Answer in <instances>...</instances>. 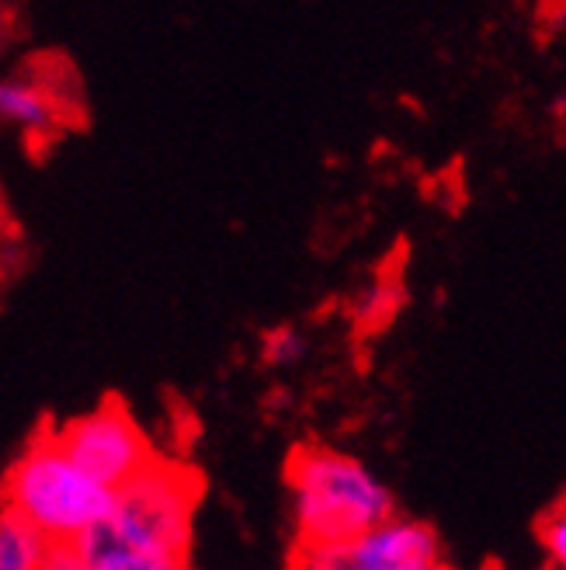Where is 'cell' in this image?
<instances>
[{
  "label": "cell",
  "mask_w": 566,
  "mask_h": 570,
  "mask_svg": "<svg viewBox=\"0 0 566 570\" xmlns=\"http://www.w3.org/2000/svg\"><path fill=\"white\" fill-rule=\"evenodd\" d=\"M296 550L345 547L396 515L386 483L355 455L299 445L286 463Z\"/></svg>",
  "instance_id": "6da1fadb"
},
{
  "label": "cell",
  "mask_w": 566,
  "mask_h": 570,
  "mask_svg": "<svg viewBox=\"0 0 566 570\" xmlns=\"http://www.w3.org/2000/svg\"><path fill=\"white\" fill-rule=\"evenodd\" d=\"M0 501H4V511L32 525L46 543H77L83 532L111 515L116 491H105L101 483L83 476L52 445L49 428H39L36 439L4 473Z\"/></svg>",
  "instance_id": "7a4b0ae2"
},
{
  "label": "cell",
  "mask_w": 566,
  "mask_h": 570,
  "mask_svg": "<svg viewBox=\"0 0 566 570\" xmlns=\"http://www.w3.org/2000/svg\"><path fill=\"white\" fill-rule=\"evenodd\" d=\"M198 501H202V473L157 455L150 470L116 494V508L105 525L136 550L188 563Z\"/></svg>",
  "instance_id": "3957f363"
},
{
  "label": "cell",
  "mask_w": 566,
  "mask_h": 570,
  "mask_svg": "<svg viewBox=\"0 0 566 570\" xmlns=\"http://www.w3.org/2000/svg\"><path fill=\"white\" fill-rule=\"evenodd\" d=\"M52 445L105 491H122L157 463V452L119 396H108L95 411L49 428Z\"/></svg>",
  "instance_id": "277c9868"
},
{
  "label": "cell",
  "mask_w": 566,
  "mask_h": 570,
  "mask_svg": "<svg viewBox=\"0 0 566 570\" xmlns=\"http://www.w3.org/2000/svg\"><path fill=\"white\" fill-rule=\"evenodd\" d=\"M441 539L428 522L400 519L369 529L345 547L296 550L292 570H438Z\"/></svg>",
  "instance_id": "5b68a950"
},
{
  "label": "cell",
  "mask_w": 566,
  "mask_h": 570,
  "mask_svg": "<svg viewBox=\"0 0 566 570\" xmlns=\"http://www.w3.org/2000/svg\"><path fill=\"white\" fill-rule=\"evenodd\" d=\"M0 122L18 126L28 136H39L60 126V101L32 77L0 80Z\"/></svg>",
  "instance_id": "8992f818"
},
{
  "label": "cell",
  "mask_w": 566,
  "mask_h": 570,
  "mask_svg": "<svg viewBox=\"0 0 566 570\" xmlns=\"http://www.w3.org/2000/svg\"><path fill=\"white\" fill-rule=\"evenodd\" d=\"M73 547H77V553L88 570H188L185 560L157 557V553H147V550H136V547L122 543V539L105 522L95 525L91 532H83Z\"/></svg>",
  "instance_id": "52a82bcc"
},
{
  "label": "cell",
  "mask_w": 566,
  "mask_h": 570,
  "mask_svg": "<svg viewBox=\"0 0 566 570\" xmlns=\"http://www.w3.org/2000/svg\"><path fill=\"white\" fill-rule=\"evenodd\" d=\"M46 547L32 525L0 508V570H39Z\"/></svg>",
  "instance_id": "ba28073f"
},
{
  "label": "cell",
  "mask_w": 566,
  "mask_h": 570,
  "mask_svg": "<svg viewBox=\"0 0 566 570\" xmlns=\"http://www.w3.org/2000/svg\"><path fill=\"white\" fill-rule=\"evenodd\" d=\"M306 348H309L306 334H302L299 327H292V324H281V327L268 331L265 341H261V355H265V362L275 365V368L299 365V362L306 358Z\"/></svg>",
  "instance_id": "9c48e42d"
},
{
  "label": "cell",
  "mask_w": 566,
  "mask_h": 570,
  "mask_svg": "<svg viewBox=\"0 0 566 570\" xmlns=\"http://www.w3.org/2000/svg\"><path fill=\"white\" fill-rule=\"evenodd\" d=\"M539 543H543V550H546L553 567L566 563V515H563V504L553 508L549 515H543V522H539Z\"/></svg>",
  "instance_id": "30bf717a"
},
{
  "label": "cell",
  "mask_w": 566,
  "mask_h": 570,
  "mask_svg": "<svg viewBox=\"0 0 566 570\" xmlns=\"http://www.w3.org/2000/svg\"><path fill=\"white\" fill-rule=\"evenodd\" d=\"M39 570H88V567H83V560H80L73 543H49Z\"/></svg>",
  "instance_id": "8fae6325"
},
{
  "label": "cell",
  "mask_w": 566,
  "mask_h": 570,
  "mask_svg": "<svg viewBox=\"0 0 566 570\" xmlns=\"http://www.w3.org/2000/svg\"><path fill=\"white\" fill-rule=\"evenodd\" d=\"M438 570H448V567H445V563H441V567H438Z\"/></svg>",
  "instance_id": "7c38bea8"
}]
</instances>
